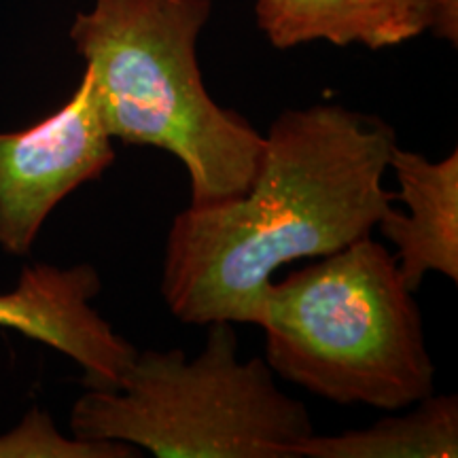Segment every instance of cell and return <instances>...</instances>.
Returning a JSON list of instances; mask_svg holds the SVG:
<instances>
[{
  "mask_svg": "<svg viewBox=\"0 0 458 458\" xmlns=\"http://www.w3.org/2000/svg\"><path fill=\"white\" fill-rule=\"evenodd\" d=\"M394 145L386 122L342 105L280 113L249 187L172 221L159 283L172 317L257 325L278 267L371 236L394 202L385 187Z\"/></svg>",
  "mask_w": 458,
  "mask_h": 458,
  "instance_id": "1",
  "label": "cell"
},
{
  "mask_svg": "<svg viewBox=\"0 0 458 458\" xmlns=\"http://www.w3.org/2000/svg\"><path fill=\"white\" fill-rule=\"evenodd\" d=\"M227 320L202 352L139 351L117 391L89 388L71 411L79 439H113L157 458H300L314 433L306 405L280 391L266 359H238Z\"/></svg>",
  "mask_w": 458,
  "mask_h": 458,
  "instance_id": "4",
  "label": "cell"
},
{
  "mask_svg": "<svg viewBox=\"0 0 458 458\" xmlns=\"http://www.w3.org/2000/svg\"><path fill=\"white\" fill-rule=\"evenodd\" d=\"M403 416L337 435L312 433L300 458H454L458 456L456 394H428Z\"/></svg>",
  "mask_w": 458,
  "mask_h": 458,
  "instance_id": "9",
  "label": "cell"
},
{
  "mask_svg": "<svg viewBox=\"0 0 458 458\" xmlns=\"http://www.w3.org/2000/svg\"><path fill=\"white\" fill-rule=\"evenodd\" d=\"M114 162L88 72L49 117L0 134V249L28 255L43 223L74 189Z\"/></svg>",
  "mask_w": 458,
  "mask_h": 458,
  "instance_id": "5",
  "label": "cell"
},
{
  "mask_svg": "<svg viewBox=\"0 0 458 458\" xmlns=\"http://www.w3.org/2000/svg\"><path fill=\"white\" fill-rule=\"evenodd\" d=\"M0 456H71V458H136L142 450L113 439H66L45 414L32 411L24 425L0 437Z\"/></svg>",
  "mask_w": 458,
  "mask_h": 458,
  "instance_id": "10",
  "label": "cell"
},
{
  "mask_svg": "<svg viewBox=\"0 0 458 458\" xmlns=\"http://www.w3.org/2000/svg\"><path fill=\"white\" fill-rule=\"evenodd\" d=\"M210 13L213 0H94L71 26L111 139L179 157L191 206L240 196L263 147L261 131L204 85L198 38Z\"/></svg>",
  "mask_w": 458,
  "mask_h": 458,
  "instance_id": "2",
  "label": "cell"
},
{
  "mask_svg": "<svg viewBox=\"0 0 458 458\" xmlns=\"http://www.w3.org/2000/svg\"><path fill=\"white\" fill-rule=\"evenodd\" d=\"M255 13L276 49L327 41L376 51L422 34L458 43V0H257Z\"/></svg>",
  "mask_w": 458,
  "mask_h": 458,
  "instance_id": "7",
  "label": "cell"
},
{
  "mask_svg": "<svg viewBox=\"0 0 458 458\" xmlns=\"http://www.w3.org/2000/svg\"><path fill=\"white\" fill-rule=\"evenodd\" d=\"M257 327L274 374L334 403L397 411L435 388L414 291L371 236L272 278Z\"/></svg>",
  "mask_w": 458,
  "mask_h": 458,
  "instance_id": "3",
  "label": "cell"
},
{
  "mask_svg": "<svg viewBox=\"0 0 458 458\" xmlns=\"http://www.w3.org/2000/svg\"><path fill=\"white\" fill-rule=\"evenodd\" d=\"M100 289V274L89 263L28 266L15 289L0 293V327L64 352L81 365L88 388L117 391L139 348L91 306Z\"/></svg>",
  "mask_w": 458,
  "mask_h": 458,
  "instance_id": "6",
  "label": "cell"
},
{
  "mask_svg": "<svg viewBox=\"0 0 458 458\" xmlns=\"http://www.w3.org/2000/svg\"><path fill=\"white\" fill-rule=\"evenodd\" d=\"M388 170L399 181L394 199L408 215L388 208L376 229L394 246V261L411 291L428 272L458 280V151L431 162L422 153L393 147Z\"/></svg>",
  "mask_w": 458,
  "mask_h": 458,
  "instance_id": "8",
  "label": "cell"
}]
</instances>
